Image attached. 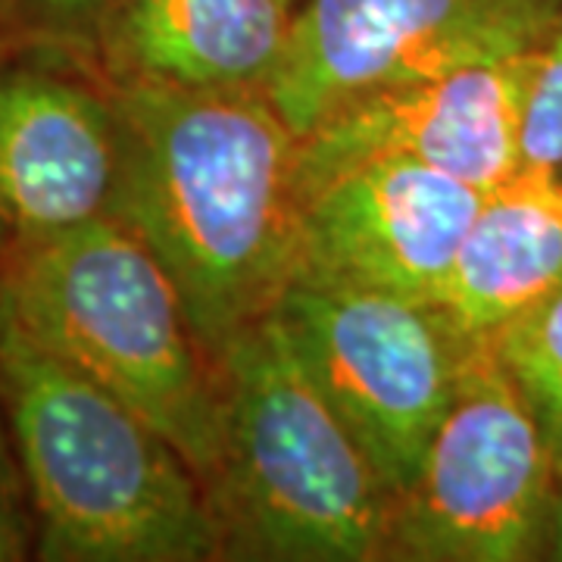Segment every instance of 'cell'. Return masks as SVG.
<instances>
[{
	"mask_svg": "<svg viewBox=\"0 0 562 562\" xmlns=\"http://www.w3.org/2000/svg\"><path fill=\"white\" fill-rule=\"evenodd\" d=\"M110 91L120 120L110 216L160 257L220 366L297 276L301 138L266 91L154 81H110Z\"/></svg>",
	"mask_w": 562,
	"mask_h": 562,
	"instance_id": "6da1fadb",
	"label": "cell"
},
{
	"mask_svg": "<svg viewBox=\"0 0 562 562\" xmlns=\"http://www.w3.org/2000/svg\"><path fill=\"white\" fill-rule=\"evenodd\" d=\"M0 401L35 513V560H222L206 484L179 447L32 338L3 301Z\"/></svg>",
	"mask_w": 562,
	"mask_h": 562,
	"instance_id": "7a4b0ae2",
	"label": "cell"
},
{
	"mask_svg": "<svg viewBox=\"0 0 562 562\" xmlns=\"http://www.w3.org/2000/svg\"><path fill=\"white\" fill-rule=\"evenodd\" d=\"M222 560H391L397 494L266 316L220 360Z\"/></svg>",
	"mask_w": 562,
	"mask_h": 562,
	"instance_id": "3957f363",
	"label": "cell"
},
{
	"mask_svg": "<svg viewBox=\"0 0 562 562\" xmlns=\"http://www.w3.org/2000/svg\"><path fill=\"white\" fill-rule=\"evenodd\" d=\"M0 301L47 350L72 362L162 431L210 484L222 457V382L179 288L116 216L29 250Z\"/></svg>",
	"mask_w": 562,
	"mask_h": 562,
	"instance_id": "277c9868",
	"label": "cell"
},
{
	"mask_svg": "<svg viewBox=\"0 0 562 562\" xmlns=\"http://www.w3.org/2000/svg\"><path fill=\"white\" fill-rule=\"evenodd\" d=\"M272 319L401 501L475 341L438 303L310 276L284 288Z\"/></svg>",
	"mask_w": 562,
	"mask_h": 562,
	"instance_id": "5b68a950",
	"label": "cell"
},
{
	"mask_svg": "<svg viewBox=\"0 0 562 562\" xmlns=\"http://www.w3.org/2000/svg\"><path fill=\"white\" fill-rule=\"evenodd\" d=\"M557 465L494 344L475 341L460 384L394 516L391 560L543 557Z\"/></svg>",
	"mask_w": 562,
	"mask_h": 562,
	"instance_id": "8992f818",
	"label": "cell"
},
{
	"mask_svg": "<svg viewBox=\"0 0 562 562\" xmlns=\"http://www.w3.org/2000/svg\"><path fill=\"white\" fill-rule=\"evenodd\" d=\"M560 13L562 0H303L266 98L303 138L369 91L528 54Z\"/></svg>",
	"mask_w": 562,
	"mask_h": 562,
	"instance_id": "52a82bcc",
	"label": "cell"
},
{
	"mask_svg": "<svg viewBox=\"0 0 562 562\" xmlns=\"http://www.w3.org/2000/svg\"><path fill=\"white\" fill-rule=\"evenodd\" d=\"M120 120L91 57L0 41V281L38 244L110 216Z\"/></svg>",
	"mask_w": 562,
	"mask_h": 562,
	"instance_id": "ba28073f",
	"label": "cell"
},
{
	"mask_svg": "<svg viewBox=\"0 0 562 562\" xmlns=\"http://www.w3.org/2000/svg\"><path fill=\"white\" fill-rule=\"evenodd\" d=\"M531 50L369 91L297 144L301 201L325 179L379 157L435 166L482 191L522 169V94Z\"/></svg>",
	"mask_w": 562,
	"mask_h": 562,
	"instance_id": "9c48e42d",
	"label": "cell"
},
{
	"mask_svg": "<svg viewBox=\"0 0 562 562\" xmlns=\"http://www.w3.org/2000/svg\"><path fill=\"white\" fill-rule=\"evenodd\" d=\"M484 194L401 157L347 166L301 201L297 276L438 303Z\"/></svg>",
	"mask_w": 562,
	"mask_h": 562,
	"instance_id": "30bf717a",
	"label": "cell"
},
{
	"mask_svg": "<svg viewBox=\"0 0 562 562\" xmlns=\"http://www.w3.org/2000/svg\"><path fill=\"white\" fill-rule=\"evenodd\" d=\"M294 25L288 0H125L94 41L110 81L266 91Z\"/></svg>",
	"mask_w": 562,
	"mask_h": 562,
	"instance_id": "8fae6325",
	"label": "cell"
},
{
	"mask_svg": "<svg viewBox=\"0 0 562 562\" xmlns=\"http://www.w3.org/2000/svg\"><path fill=\"white\" fill-rule=\"evenodd\" d=\"M560 288L562 176L519 169L484 194L438 306L469 341H491Z\"/></svg>",
	"mask_w": 562,
	"mask_h": 562,
	"instance_id": "7c38bea8",
	"label": "cell"
},
{
	"mask_svg": "<svg viewBox=\"0 0 562 562\" xmlns=\"http://www.w3.org/2000/svg\"><path fill=\"white\" fill-rule=\"evenodd\" d=\"M491 344L541 425L562 475V288L501 328Z\"/></svg>",
	"mask_w": 562,
	"mask_h": 562,
	"instance_id": "4fadbf2b",
	"label": "cell"
},
{
	"mask_svg": "<svg viewBox=\"0 0 562 562\" xmlns=\"http://www.w3.org/2000/svg\"><path fill=\"white\" fill-rule=\"evenodd\" d=\"M519 147L522 169L562 176V13L528 60Z\"/></svg>",
	"mask_w": 562,
	"mask_h": 562,
	"instance_id": "5bb4252c",
	"label": "cell"
},
{
	"mask_svg": "<svg viewBox=\"0 0 562 562\" xmlns=\"http://www.w3.org/2000/svg\"><path fill=\"white\" fill-rule=\"evenodd\" d=\"M125 0H0L3 44H50L91 57L106 20Z\"/></svg>",
	"mask_w": 562,
	"mask_h": 562,
	"instance_id": "9a60e30c",
	"label": "cell"
},
{
	"mask_svg": "<svg viewBox=\"0 0 562 562\" xmlns=\"http://www.w3.org/2000/svg\"><path fill=\"white\" fill-rule=\"evenodd\" d=\"M35 560V513L0 401V562Z\"/></svg>",
	"mask_w": 562,
	"mask_h": 562,
	"instance_id": "2e32d148",
	"label": "cell"
},
{
	"mask_svg": "<svg viewBox=\"0 0 562 562\" xmlns=\"http://www.w3.org/2000/svg\"><path fill=\"white\" fill-rule=\"evenodd\" d=\"M547 560L562 562V475H557L553 487V503H550V522H547V547H543Z\"/></svg>",
	"mask_w": 562,
	"mask_h": 562,
	"instance_id": "e0dca14e",
	"label": "cell"
},
{
	"mask_svg": "<svg viewBox=\"0 0 562 562\" xmlns=\"http://www.w3.org/2000/svg\"><path fill=\"white\" fill-rule=\"evenodd\" d=\"M288 3H291V7H294V10H297V7H301L303 0H288Z\"/></svg>",
	"mask_w": 562,
	"mask_h": 562,
	"instance_id": "ac0fdd59",
	"label": "cell"
}]
</instances>
